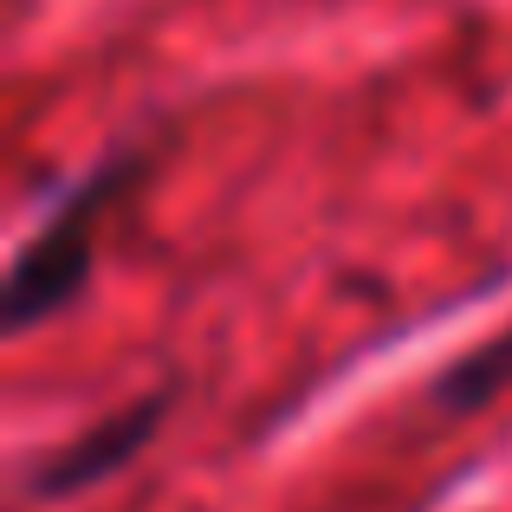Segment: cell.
<instances>
[{"mask_svg":"<svg viewBox=\"0 0 512 512\" xmlns=\"http://www.w3.org/2000/svg\"><path fill=\"white\" fill-rule=\"evenodd\" d=\"M169 402H175V389L163 383V389H150V396L124 402L117 415H98L85 435H72L65 448L39 454V461L26 467V493H33V500H78L85 487L124 474V467L156 441V428L169 422Z\"/></svg>","mask_w":512,"mask_h":512,"instance_id":"cell-2","label":"cell"},{"mask_svg":"<svg viewBox=\"0 0 512 512\" xmlns=\"http://www.w3.org/2000/svg\"><path fill=\"white\" fill-rule=\"evenodd\" d=\"M150 175V143H117L91 163L78 182L59 188V201L46 208V221L33 227L20 253H13V273H7V331H33L46 318H59L78 292L91 286V234L98 221L130 195V188Z\"/></svg>","mask_w":512,"mask_h":512,"instance_id":"cell-1","label":"cell"},{"mask_svg":"<svg viewBox=\"0 0 512 512\" xmlns=\"http://www.w3.org/2000/svg\"><path fill=\"white\" fill-rule=\"evenodd\" d=\"M506 383H512V325L500 331V338H487L480 350L454 357L448 370L428 383V402H435L441 415H474V409H487Z\"/></svg>","mask_w":512,"mask_h":512,"instance_id":"cell-3","label":"cell"}]
</instances>
